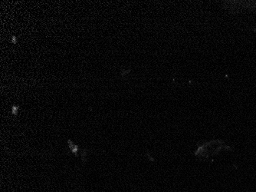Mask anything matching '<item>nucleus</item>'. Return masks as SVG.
<instances>
[{
    "label": "nucleus",
    "instance_id": "f257e3e1",
    "mask_svg": "<svg viewBox=\"0 0 256 192\" xmlns=\"http://www.w3.org/2000/svg\"><path fill=\"white\" fill-rule=\"evenodd\" d=\"M68 147L70 148V150L72 151V152L75 155H78V145H74L73 141L72 140H70V139L68 140Z\"/></svg>",
    "mask_w": 256,
    "mask_h": 192
},
{
    "label": "nucleus",
    "instance_id": "7ed1b4c3",
    "mask_svg": "<svg viewBox=\"0 0 256 192\" xmlns=\"http://www.w3.org/2000/svg\"><path fill=\"white\" fill-rule=\"evenodd\" d=\"M12 42L14 43V44H15V43L17 42V38L15 37V36H14V35L12 37Z\"/></svg>",
    "mask_w": 256,
    "mask_h": 192
},
{
    "label": "nucleus",
    "instance_id": "f03ea898",
    "mask_svg": "<svg viewBox=\"0 0 256 192\" xmlns=\"http://www.w3.org/2000/svg\"><path fill=\"white\" fill-rule=\"evenodd\" d=\"M19 109V105H13L12 106V114L13 115L16 116L18 114V110Z\"/></svg>",
    "mask_w": 256,
    "mask_h": 192
}]
</instances>
